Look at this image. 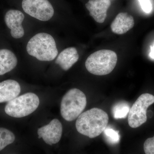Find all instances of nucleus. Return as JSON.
I'll use <instances>...</instances> for the list:
<instances>
[{"label":"nucleus","instance_id":"obj_1","mask_svg":"<svg viewBox=\"0 0 154 154\" xmlns=\"http://www.w3.org/2000/svg\"><path fill=\"white\" fill-rule=\"evenodd\" d=\"M109 116L106 112L93 108L82 113L77 118L75 127L81 134L91 138L97 137L107 128Z\"/></svg>","mask_w":154,"mask_h":154},{"label":"nucleus","instance_id":"obj_2","mask_svg":"<svg viewBox=\"0 0 154 154\" xmlns=\"http://www.w3.org/2000/svg\"><path fill=\"white\" fill-rule=\"evenodd\" d=\"M27 52L42 61L54 60L58 54L54 38L48 33H38L32 37L27 45Z\"/></svg>","mask_w":154,"mask_h":154},{"label":"nucleus","instance_id":"obj_3","mask_svg":"<svg viewBox=\"0 0 154 154\" xmlns=\"http://www.w3.org/2000/svg\"><path fill=\"white\" fill-rule=\"evenodd\" d=\"M87 102V98L82 91L77 88L70 89L62 99L61 115L67 121H74L82 113Z\"/></svg>","mask_w":154,"mask_h":154},{"label":"nucleus","instance_id":"obj_4","mask_svg":"<svg viewBox=\"0 0 154 154\" xmlns=\"http://www.w3.org/2000/svg\"><path fill=\"white\" fill-rule=\"evenodd\" d=\"M117 61L116 54L110 50H101L92 54L85 62L88 72L96 75H105L113 71Z\"/></svg>","mask_w":154,"mask_h":154},{"label":"nucleus","instance_id":"obj_5","mask_svg":"<svg viewBox=\"0 0 154 154\" xmlns=\"http://www.w3.org/2000/svg\"><path fill=\"white\" fill-rule=\"evenodd\" d=\"M39 102L36 94L26 93L8 102L5 107V112L11 117L22 118L35 111L39 106Z\"/></svg>","mask_w":154,"mask_h":154},{"label":"nucleus","instance_id":"obj_6","mask_svg":"<svg viewBox=\"0 0 154 154\" xmlns=\"http://www.w3.org/2000/svg\"><path fill=\"white\" fill-rule=\"evenodd\" d=\"M154 103V96L152 94H142L130 109L128 123L132 128H137L147 121L146 110Z\"/></svg>","mask_w":154,"mask_h":154},{"label":"nucleus","instance_id":"obj_7","mask_svg":"<svg viewBox=\"0 0 154 154\" xmlns=\"http://www.w3.org/2000/svg\"><path fill=\"white\" fill-rule=\"evenodd\" d=\"M22 8L29 16L44 22L51 19L54 13L48 0H23Z\"/></svg>","mask_w":154,"mask_h":154},{"label":"nucleus","instance_id":"obj_8","mask_svg":"<svg viewBox=\"0 0 154 154\" xmlns=\"http://www.w3.org/2000/svg\"><path fill=\"white\" fill-rule=\"evenodd\" d=\"M62 132V125L56 119H53L48 124L37 130L38 138H42L45 143L51 146L60 141Z\"/></svg>","mask_w":154,"mask_h":154},{"label":"nucleus","instance_id":"obj_9","mask_svg":"<svg viewBox=\"0 0 154 154\" xmlns=\"http://www.w3.org/2000/svg\"><path fill=\"white\" fill-rule=\"evenodd\" d=\"M25 16L21 11L16 10H9L6 13L5 21L7 27L11 29V36L15 38H22L25 34L22 23Z\"/></svg>","mask_w":154,"mask_h":154},{"label":"nucleus","instance_id":"obj_10","mask_svg":"<svg viewBox=\"0 0 154 154\" xmlns=\"http://www.w3.org/2000/svg\"><path fill=\"white\" fill-rule=\"evenodd\" d=\"M110 0H89L85 5L90 15L96 22L103 23L107 16V11L111 5Z\"/></svg>","mask_w":154,"mask_h":154},{"label":"nucleus","instance_id":"obj_11","mask_svg":"<svg viewBox=\"0 0 154 154\" xmlns=\"http://www.w3.org/2000/svg\"><path fill=\"white\" fill-rule=\"evenodd\" d=\"M19 83L14 80L0 82V103L9 102L19 96L21 92Z\"/></svg>","mask_w":154,"mask_h":154},{"label":"nucleus","instance_id":"obj_12","mask_svg":"<svg viewBox=\"0 0 154 154\" xmlns=\"http://www.w3.org/2000/svg\"><path fill=\"white\" fill-rule=\"evenodd\" d=\"M134 25V19L132 16L127 13H120L111 23L110 28L113 33L122 35L133 28Z\"/></svg>","mask_w":154,"mask_h":154},{"label":"nucleus","instance_id":"obj_13","mask_svg":"<svg viewBox=\"0 0 154 154\" xmlns=\"http://www.w3.org/2000/svg\"><path fill=\"white\" fill-rule=\"evenodd\" d=\"M79 54L74 47L68 48L59 54L55 61L63 70L67 71L78 61Z\"/></svg>","mask_w":154,"mask_h":154},{"label":"nucleus","instance_id":"obj_14","mask_svg":"<svg viewBox=\"0 0 154 154\" xmlns=\"http://www.w3.org/2000/svg\"><path fill=\"white\" fill-rule=\"evenodd\" d=\"M17 63V57L12 51L7 49H0V75L14 69Z\"/></svg>","mask_w":154,"mask_h":154},{"label":"nucleus","instance_id":"obj_15","mask_svg":"<svg viewBox=\"0 0 154 154\" xmlns=\"http://www.w3.org/2000/svg\"><path fill=\"white\" fill-rule=\"evenodd\" d=\"M15 136L12 131L4 128H0V151L14 142Z\"/></svg>","mask_w":154,"mask_h":154},{"label":"nucleus","instance_id":"obj_16","mask_svg":"<svg viewBox=\"0 0 154 154\" xmlns=\"http://www.w3.org/2000/svg\"><path fill=\"white\" fill-rule=\"evenodd\" d=\"M130 109L129 105L126 102L116 103L112 109L113 117L116 119L125 118L129 113Z\"/></svg>","mask_w":154,"mask_h":154},{"label":"nucleus","instance_id":"obj_17","mask_svg":"<svg viewBox=\"0 0 154 154\" xmlns=\"http://www.w3.org/2000/svg\"><path fill=\"white\" fill-rule=\"evenodd\" d=\"M107 140L111 144L118 143L120 140V136L118 131L111 128H106L104 131Z\"/></svg>","mask_w":154,"mask_h":154},{"label":"nucleus","instance_id":"obj_18","mask_svg":"<svg viewBox=\"0 0 154 154\" xmlns=\"http://www.w3.org/2000/svg\"><path fill=\"white\" fill-rule=\"evenodd\" d=\"M143 149L146 154H154V136L146 140Z\"/></svg>","mask_w":154,"mask_h":154},{"label":"nucleus","instance_id":"obj_19","mask_svg":"<svg viewBox=\"0 0 154 154\" xmlns=\"http://www.w3.org/2000/svg\"><path fill=\"white\" fill-rule=\"evenodd\" d=\"M141 8L146 14L150 13L152 10V5L150 0H139Z\"/></svg>","mask_w":154,"mask_h":154},{"label":"nucleus","instance_id":"obj_20","mask_svg":"<svg viewBox=\"0 0 154 154\" xmlns=\"http://www.w3.org/2000/svg\"><path fill=\"white\" fill-rule=\"evenodd\" d=\"M149 55L152 58L154 59V44L151 47V51L149 54Z\"/></svg>","mask_w":154,"mask_h":154}]
</instances>
